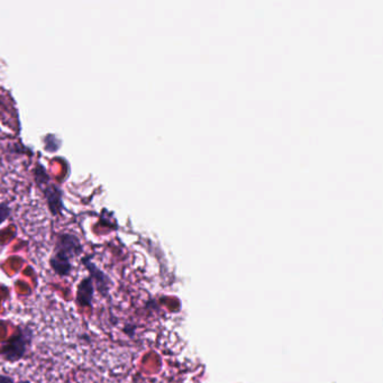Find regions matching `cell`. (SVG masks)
<instances>
[{
  "label": "cell",
  "instance_id": "obj_1",
  "mask_svg": "<svg viewBox=\"0 0 383 383\" xmlns=\"http://www.w3.org/2000/svg\"><path fill=\"white\" fill-rule=\"evenodd\" d=\"M83 251V244L76 235L71 233L58 235L55 240L54 252L50 259L51 269L60 277H67L72 271L71 260L81 256Z\"/></svg>",
  "mask_w": 383,
  "mask_h": 383
},
{
  "label": "cell",
  "instance_id": "obj_2",
  "mask_svg": "<svg viewBox=\"0 0 383 383\" xmlns=\"http://www.w3.org/2000/svg\"><path fill=\"white\" fill-rule=\"evenodd\" d=\"M32 338L33 335L31 329H19L15 335H12L10 340L0 345V358L10 363L17 362L23 359L28 352Z\"/></svg>",
  "mask_w": 383,
  "mask_h": 383
},
{
  "label": "cell",
  "instance_id": "obj_3",
  "mask_svg": "<svg viewBox=\"0 0 383 383\" xmlns=\"http://www.w3.org/2000/svg\"><path fill=\"white\" fill-rule=\"evenodd\" d=\"M41 190L45 196L46 204L53 216L61 215L64 208L63 190L53 183H48Z\"/></svg>",
  "mask_w": 383,
  "mask_h": 383
},
{
  "label": "cell",
  "instance_id": "obj_4",
  "mask_svg": "<svg viewBox=\"0 0 383 383\" xmlns=\"http://www.w3.org/2000/svg\"><path fill=\"white\" fill-rule=\"evenodd\" d=\"M94 284L92 278H85L81 280L76 290V304L80 307H92V300H94Z\"/></svg>",
  "mask_w": 383,
  "mask_h": 383
},
{
  "label": "cell",
  "instance_id": "obj_5",
  "mask_svg": "<svg viewBox=\"0 0 383 383\" xmlns=\"http://www.w3.org/2000/svg\"><path fill=\"white\" fill-rule=\"evenodd\" d=\"M83 263H85V268L89 271L90 273V278H92V281H94V284L97 286V289L105 295L107 291H108V278H107L106 274L101 270V269L97 268L94 263H92L90 258H85L83 260Z\"/></svg>",
  "mask_w": 383,
  "mask_h": 383
},
{
  "label": "cell",
  "instance_id": "obj_6",
  "mask_svg": "<svg viewBox=\"0 0 383 383\" xmlns=\"http://www.w3.org/2000/svg\"><path fill=\"white\" fill-rule=\"evenodd\" d=\"M34 178H35V183H37L39 188L42 189L43 187L46 186L50 183V176L46 172L45 167H43L41 163H37L34 169Z\"/></svg>",
  "mask_w": 383,
  "mask_h": 383
},
{
  "label": "cell",
  "instance_id": "obj_7",
  "mask_svg": "<svg viewBox=\"0 0 383 383\" xmlns=\"http://www.w3.org/2000/svg\"><path fill=\"white\" fill-rule=\"evenodd\" d=\"M10 214H12V208H10V204L0 203V225L10 218Z\"/></svg>",
  "mask_w": 383,
  "mask_h": 383
},
{
  "label": "cell",
  "instance_id": "obj_8",
  "mask_svg": "<svg viewBox=\"0 0 383 383\" xmlns=\"http://www.w3.org/2000/svg\"><path fill=\"white\" fill-rule=\"evenodd\" d=\"M0 383H30L28 381H21V382H15L12 380V377H7V375H3L0 374Z\"/></svg>",
  "mask_w": 383,
  "mask_h": 383
}]
</instances>
